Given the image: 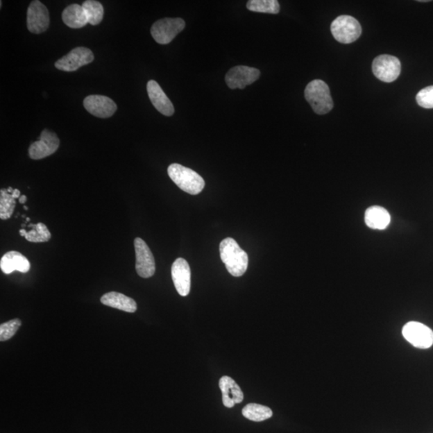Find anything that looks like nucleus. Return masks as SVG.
<instances>
[{
	"mask_svg": "<svg viewBox=\"0 0 433 433\" xmlns=\"http://www.w3.org/2000/svg\"><path fill=\"white\" fill-rule=\"evenodd\" d=\"M136 252V270L139 276L148 278L155 274V260L146 242L140 238L134 240Z\"/></svg>",
	"mask_w": 433,
	"mask_h": 433,
	"instance_id": "6e6552de",
	"label": "nucleus"
},
{
	"mask_svg": "<svg viewBox=\"0 0 433 433\" xmlns=\"http://www.w3.org/2000/svg\"><path fill=\"white\" fill-rule=\"evenodd\" d=\"M219 388L223 393V402L226 408H233L244 399L240 387L230 376H223L219 380Z\"/></svg>",
	"mask_w": 433,
	"mask_h": 433,
	"instance_id": "dca6fc26",
	"label": "nucleus"
},
{
	"mask_svg": "<svg viewBox=\"0 0 433 433\" xmlns=\"http://www.w3.org/2000/svg\"><path fill=\"white\" fill-rule=\"evenodd\" d=\"M62 19L68 27L74 29L83 28L89 24L85 10L79 4H71L67 7L62 13Z\"/></svg>",
	"mask_w": 433,
	"mask_h": 433,
	"instance_id": "aec40b11",
	"label": "nucleus"
},
{
	"mask_svg": "<svg viewBox=\"0 0 433 433\" xmlns=\"http://www.w3.org/2000/svg\"><path fill=\"white\" fill-rule=\"evenodd\" d=\"M17 205L12 195L8 192V189L0 190V219L7 220L11 218Z\"/></svg>",
	"mask_w": 433,
	"mask_h": 433,
	"instance_id": "393cba45",
	"label": "nucleus"
},
{
	"mask_svg": "<svg viewBox=\"0 0 433 433\" xmlns=\"http://www.w3.org/2000/svg\"><path fill=\"white\" fill-rule=\"evenodd\" d=\"M147 92L152 104L162 114L171 117L174 113V107L171 101L164 94L162 87L155 80H149L147 84Z\"/></svg>",
	"mask_w": 433,
	"mask_h": 433,
	"instance_id": "2eb2a0df",
	"label": "nucleus"
},
{
	"mask_svg": "<svg viewBox=\"0 0 433 433\" xmlns=\"http://www.w3.org/2000/svg\"><path fill=\"white\" fill-rule=\"evenodd\" d=\"M168 174L178 187L192 195H197L203 192L205 180L192 169L180 164H172L168 168Z\"/></svg>",
	"mask_w": 433,
	"mask_h": 433,
	"instance_id": "f03ea898",
	"label": "nucleus"
},
{
	"mask_svg": "<svg viewBox=\"0 0 433 433\" xmlns=\"http://www.w3.org/2000/svg\"><path fill=\"white\" fill-rule=\"evenodd\" d=\"M332 33L339 43L350 44L359 38L362 28L355 19L350 15H340L332 24Z\"/></svg>",
	"mask_w": 433,
	"mask_h": 433,
	"instance_id": "20e7f679",
	"label": "nucleus"
},
{
	"mask_svg": "<svg viewBox=\"0 0 433 433\" xmlns=\"http://www.w3.org/2000/svg\"><path fill=\"white\" fill-rule=\"evenodd\" d=\"M60 139L53 132L44 130L40 134V140L35 142L29 148V157L33 160L47 158L58 151Z\"/></svg>",
	"mask_w": 433,
	"mask_h": 433,
	"instance_id": "9b49d317",
	"label": "nucleus"
},
{
	"mask_svg": "<svg viewBox=\"0 0 433 433\" xmlns=\"http://www.w3.org/2000/svg\"><path fill=\"white\" fill-rule=\"evenodd\" d=\"M32 230L29 232L24 229L19 230V234L24 237L26 239L31 242H46L51 239V233L47 226L42 223L38 224H30Z\"/></svg>",
	"mask_w": 433,
	"mask_h": 433,
	"instance_id": "412c9836",
	"label": "nucleus"
},
{
	"mask_svg": "<svg viewBox=\"0 0 433 433\" xmlns=\"http://www.w3.org/2000/svg\"><path fill=\"white\" fill-rule=\"evenodd\" d=\"M22 322L19 319H14L12 321L2 323L0 325V340L6 341L13 337L17 333Z\"/></svg>",
	"mask_w": 433,
	"mask_h": 433,
	"instance_id": "a878e982",
	"label": "nucleus"
},
{
	"mask_svg": "<svg viewBox=\"0 0 433 433\" xmlns=\"http://www.w3.org/2000/svg\"><path fill=\"white\" fill-rule=\"evenodd\" d=\"M94 60V55L90 49L78 47L72 49L64 58L56 61L55 67L60 71H74L79 69L82 66L92 63Z\"/></svg>",
	"mask_w": 433,
	"mask_h": 433,
	"instance_id": "1a4fd4ad",
	"label": "nucleus"
},
{
	"mask_svg": "<svg viewBox=\"0 0 433 433\" xmlns=\"http://www.w3.org/2000/svg\"><path fill=\"white\" fill-rule=\"evenodd\" d=\"M13 198L17 199V198H19L20 197H22V196H20V192L19 189H14L13 193L12 194Z\"/></svg>",
	"mask_w": 433,
	"mask_h": 433,
	"instance_id": "cd10ccee",
	"label": "nucleus"
},
{
	"mask_svg": "<svg viewBox=\"0 0 433 433\" xmlns=\"http://www.w3.org/2000/svg\"><path fill=\"white\" fill-rule=\"evenodd\" d=\"M85 110L100 118H108L114 114L117 106L110 97L101 95H91L84 101Z\"/></svg>",
	"mask_w": 433,
	"mask_h": 433,
	"instance_id": "4468645a",
	"label": "nucleus"
},
{
	"mask_svg": "<svg viewBox=\"0 0 433 433\" xmlns=\"http://www.w3.org/2000/svg\"><path fill=\"white\" fill-rule=\"evenodd\" d=\"M418 105L425 108H433V85L425 87L416 95Z\"/></svg>",
	"mask_w": 433,
	"mask_h": 433,
	"instance_id": "bb28decb",
	"label": "nucleus"
},
{
	"mask_svg": "<svg viewBox=\"0 0 433 433\" xmlns=\"http://www.w3.org/2000/svg\"><path fill=\"white\" fill-rule=\"evenodd\" d=\"M171 274L173 285L179 295L187 296L192 287V271L187 261L182 257L175 260Z\"/></svg>",
	"mask_w": 433,
	"mask_h": 433,
	"instance_id": "ddd939ff",
	"label": "nucleus"
},
{
	"mask_svg": "<svg viewBox=\"0 0 433 433\" xmlns=\"http://www.w3.org/2000/svg\"><path fill=\"white\" fill-rule=\"evenodd\" d=\"M87 15V22L92 25L99 24L104 17V8L100 2L87 0L82 4Z\"/></svg>",
	"mask_w": 433,
	"mask_h": 433,
	"instance_id": "b1692460",
	"label": "nucleus"
},
{
	"mask_svg": "<svg viewBox=\"0 0 433 433\" xmlns=\"http://www.w3.org/2000/svg\"><path fill=\"white\" fill-rule=\"evenodd\" d=\"M246 8L251 12L278 14L280 11V5L277 0H250Z\"/></svg>",
	"mask_w": 433,
	"mask_h": 433,
	"instance_id": "5701e85b",
	"label": "nucleus"
},
{
	"mask_svg": "<svg viewBox=\"0 0 433 433\" xmlns=\"http://www.w3.org/2000/svg\"><path fill=\"white\" fill-rule=\"evenodd\" d=\"M0 268L4 274L10 275L15 271L27 273L30 271V262L24 255L18 251H9L5 254L0 261Z\"/></svg>",
	"mask_w": 433,
	"mask_h": 433,
	"instance_id": "f3484780",
	"label": "nucleus"
},
{
	"mask_svg": "<svg viewBox=\"0 0 433 433\" xmlns=\"http://www.w3.org/2000/svg\"><path fill=\"white\" fill-rule=\"evenodd\" d=\"M364 220L370 228L384 230L390 224L391 216L386 209L374 205L366 210Z\"/></svg>",
	"mask_w": 433,
	"mask_h": 433,
	"instance_id": "6ab92c4d",
	"label": "nucleus"
},
{
	"mask_svg": "<svg viewBox=\"0 0 433 433\" xmlns=\"http://www.w3.org/2000/svg\"><path fill=\"white\" fill-rule=\"evenodd\" d=\"M13 192H14V189H13L12 187H9V188L8 189V192L9 194H12L13 193Z\"/></svg>",
	"mask_w": 433,
	"mask_h": 433,
	"instance_id": "c756f323",
	"label": "nucleus"
},
{
	"mask_svg": "<svg viewBox=\"0 0 433 433\" xmlns=\"http://www.w3.org/2000/svg\"><path fill=\"white\" fill-rule=\"evenodd\" d=\"M304 95L312 110L319 115L327 114L334 106L328 85L321 80H314L309 83Z\"/></svg>",
	"mask_w": 433,
	"mask_h": 433,
	"instance_id": "7ed1b4c3",
	"label": "nucleus"
},
{
	"mask_svg": "<svg viewBox=\"0 0 433 433\" xmlns=\"http://www.w3.org/2000/svg\"><path fill=\"white\" fill-rule=\"evenodd\" d=\"M260 71L247 66H236L226 75V83L231 90H244L260 78Z\"/></svg>",
	"mask_w": 433,
	"mask_h": 433,
	"instance_id": "9d476101",
	"label": "nucleus"
},
{
	"mask_svg": "<svg viewBox=\"0 0 433 433\" xmlns=\"http://www.w3.org/2000/svg\"><path fill=\"white\" fill-rule=\"evenodd\" d=\"M403 336L414 347L427 349L432 346L433 332L425 324L418 322H409L403 328Z\"/></svg>",
	"mask_w": 433,
	"mask_h": 433,
	"instance_id": "0eeeda50",
	"label": "nucleus"
},
{
	"mask_svg": "<svg viewBox=\"0 0 433 433\" xmlns=\"http://www.w3.org/2000/svg\"><path fill=\"white\" fill-rule=\"evenodd\" d=\"M185 23L180 18H164L158 20L151 28V35L160 44H168L182 32Z\"/></svg>",
	"mask_w": 433,
	"mask_h": 433,
	"instance_id": "39448f33",
	"label": "nucleus"
},
{
	"mask_svg": "<svg viewBox=\"0 0 433 433\" xmlns=\"http://www.w3.org/2000/svg\"><path fill=\"white\" fill-rule=\"evenodd\" d=\"M49 12L44 5L35 0L29 5L27 14L28 28L31 33L40 34L49 28Z\"/></svg>",
	"mask_w": 433,
	"mask_h": 433,
	"instance_id": "f8f14e48",
	"label": "nucleus"
},
{
	"mask_svg": "<svg viewBox=\"0 0 433 433\" xmlns=\"http://www.w3.org/2000/svg\"><path fill=\"white\" fill-rule=\"evenodd\" d=\"M373 71L376 78L391 83L398 78L400 74V61L393 56H379L373 61Z\"/></svg>",
	"mask_w": 433,
	"mask_h": 433,
	"instance_id": "423d86ee",
	"label": "nucleus"
},
{
	"mask_svg": "<svg viewBox=\"0 0 433 433\" xmlns=\"http://www.w3.org/2000/svg\"><path fill=\"white\" fill-rule=\"evenodd\" d=\"M101 302L105 306L128 313H134L137 309V303L132 298L115 291L105 294L101 297Z\"/></svg>",
	"mask_w": 433,
	"mask_h": 433,
	"instance_id": "a211bd4d",
	"label": "nucleus"
},
{
	"mask_svg": "<svg viewBox=\"0 0 433 433\" xmlns=\"http://www.w3.org/2000/svg\"><path fill=\"white\" fill-rule=\"evenodd\" d=\"M19 203L24 204L27 202V197L25 195H22V197L19 198Z\"/></svg>",
	"mask_w": 433,
	"mask_h": 433,
	"instance_id": "c85d7f7f",
	"label": "nucleus"
},
{
	"mask_svg": "<svg viewBox=\"0 0 433 433\" xmlns=\"http://www.w3.org/2000/svg\"><path fill=\"white\" fill-rule=\"evenodd\" d=\"M242 415L250 421L261 422L270 419L273 416V411L264 405L249 404L242 409Z\"/></svg>",
	"mask_w": 433,
	"mask_h": 433,
	"instance_id": "4be33fe9",
	"label": "nucleus"
},
{
	"mask_svg": "<svg viewBox=\"0 0 433 433\" xmlns=\"http://www.w3.org/2000/svg\"><path fill=\"white\" fill-rule=\"evenodd\" d=\"M221 260L231 275L240 277L248 268L249 257L234 239L228 238L220 244Z\"/></svg>",
	"mask_w": 433,
	"mask_h": 433,
	"instance_id": "f257e3e1",
	"label": "nucleus"
}]
</instances>
